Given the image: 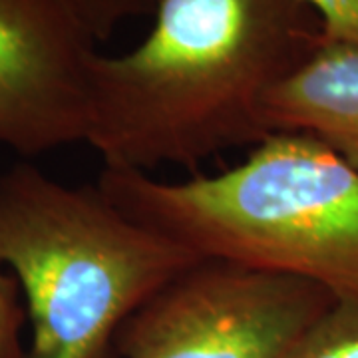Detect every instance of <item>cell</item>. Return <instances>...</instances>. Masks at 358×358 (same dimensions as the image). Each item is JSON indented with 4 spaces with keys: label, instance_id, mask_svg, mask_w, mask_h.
<instances>
[{
    "label": "cell",
    "instance_id": "cell-10",
    "mask_svg": "<svg viewBox=\"0 0 358 358\" xmlns=\"http://www.w3.org/2000/svg\"><path fill=\"white\" fill-rule=\"evenodd\" d=\"M24 317L18 282L0 265V358H18V331Z\"/></svg>",
    "mask_w": 358,
    "mask_h": 358
},
{
    "label": "cell",
    "instance_id": "cell-8",
    "mask_svg": "<svg viewBox=\"0 0 358 358\" xmlns=\"http://www.w3.org/2000/svg\"><path fill=\"white\" fill-rule=\"evenodd\" d=\"M96 42L108 40L115 28L138 16L155 14L162 0H62Z\"/></svg>",
    "mask_w": 358,
    "mask_h": 358
},
{
    "label": "cell",
    "instance_id": "cell-1",
    "mask_svg": "<svg viewBox=\"0 0 358 358\" xmlns=\"http://www.w3.org/2000/svg\"><path fill=\"white\" fill-rule=\"evenodd\" d=\"M154 16L136 48L94 62L86 143L106 169H193L253 148L271 92L322 44L299 0H162Z\"/></svg>",
    "mask_w": 358,
    "mask_h": 358
},
{
    "label": "cell",
    "instance_id": "cell-3",
    "mask_svg": "<svg viewBox=\"0 0 358 358\" xmlns=\"http://www.w3.org/2000/svg\"><path fill=\"white\" fill-rule=\"evenodd\" d=\"M199 259L98 185H68L30 162L0 176V265L30 320L24 358H106L122 324Z\"/></svg>",
    "mask_w": 358,
    "mask_h": 358
},
{
    "label": "cell",
    "instance_id": "cell-7",
    "mask_svg": "<svg viewBox=\"0 0 358 358\" xmlns=\"http://www.w3.org/2000/svg\"><path fill=\"white\" fill-rule=\"evenodd\" d=\"M289 358H358V307L334 303Z\"/></svg>",
    "mask_w": 358,
    "mask_h": 358
},
{
    "label": "cell",
    "instance_id": "cell-4",
    "mask_svg": "<svg viewBox=\"0 0 358 358\" xmlns=\"http://www.w3.org/2000/svg\"><path fill=\"white\" fill-rule=\"evenodd\" d=\"M319 285L201 257L129 317L120 358H289L333 307Z\"/></svg>",
    "mask_w": 358,
    "mask_h": 358
},
{
    "label": "cell",
    "instance_id": "cell-6",
    "mask_svg": "<svg viewBox=\"0 0 358 358\" xmlns=\"http://www.w3.org/2000/svg\"><path fill=\"white\" fill-rule=\"evenodd\" d=\"M263 120L267 134L313 136L358 169V50L322 40L319 50L271 92Z\"/></svg>",
    "mask_w": 358,
    "mask_h": 358
},
{
    "label": "cell",
    "instance_id": "cell-5",
    "mask_svg": "<svg viewBox=\"0 0 358 358\" xmlns=\"http://www.w3.org/2000/svg\"><path fill=\"white\" fill-rule=\"evenodd\" d=\"M96 40L62 0H0V145L22 157L88 138Z\"/></svg>",
    "mask_w": 358,
    "mask_h": 358
},
{
    "label": "cell",
    "instance_id": "cell-9",
    "mask_svg": "<svg viewBox=\"0 0 358 358\" xmlns=\"http://www.w3.org/2000/svg\"><path fill=\"white\" fill-rule=\"evenodd\" d=\"M322 26V40L358 50V0H299Z\"/></svg>",
    "mask_w": 358,
    "mask_h": 358
},
{
    "label": "cell",
    "instance_id": "cell-2",
    "mask_svg": "<svg viewBox=\"0 0 358 358\" xmlns=\"http://www.w3.org/2000/svg\"><path fill=\"white\" fill-rule=\"evenodd\" d=\"M96 185L199 257L299 277L358 307V169L313 136L268 134L215 176L164 181L103 167Z\"/></svg>",
    "mask_w": 358,
    "mask_h": 358
}]
</instances>
